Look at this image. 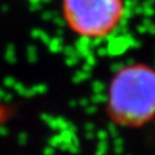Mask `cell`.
Segmentation results:
<instances>
[{"label": "cell", "instance_id": "2", "mask_svg": "<svg viewBox=\"0 0 155 155\" xmlns=\"http://www.w3.org/2000/svg\"><path fill=\"white\" fill-rule=\"evenodd\" d=\"M61 12L67 27L81 38L107 37L125 17V0H61Z\"/></svg>", "mask_w": 155, "mask_h": 155}, {"label": "cell", "instance_id": "1", "mask_svg": "<svg viewBox=\"0 0 155 155\" xmlns=\"http://www.w3.org/2000/svg\"><path fill=\"white\" fill-rule=\"evenodd\" d=\"M106 111L119 126L142 127L155 119V68L132 64L112 77L107 92Z\"/></svg>", "mask_w": 155, "mask_h": 155}]
</instances>
